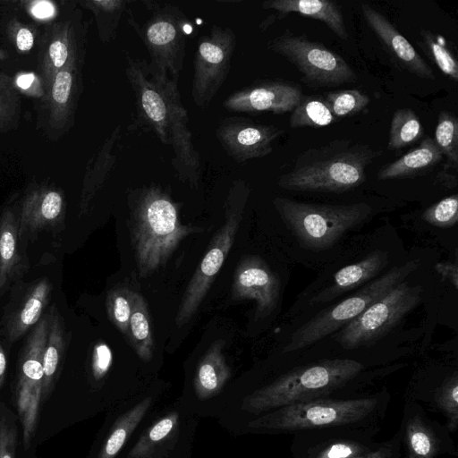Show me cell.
Wrapping results in <instances>:
<instances>
[{
  "label": "cell",
  "mask_w": 458,
  "mask_h": 458,
  "mask_svg": "<svg viewBox=\"0 0 458 458\" xmlns=\"http://www.w3.org/2000/svg\"><path fill=\"white\" fill-rule=\"evenodd\" d=\"M52 289L47 278H40L33 282L15 305L5 311L1 333L9 343L17 342L39 321L50 301Z\"/></svg>",
  "instance_id": "obj_27"
},
{
  "label": "cell",
  "mask_w": 458,
  "mask_h": 458,
  "mask_svg": "<svg viewBox=\"0 0 458 458\" xmlns=\"http://www.w3.org/2000/svg\"><path fill=\"white\" fill-rule=\"evenodd\" d=\"M401 451V434L398 430L392 438L383 441L377 449L354 458H399Z\"/></svg>",
  "instance_id": "obj_47"
},
{
  "label": "cell",
  "mask_w": 458,
  "mask_h": 458,
  "mask_svg": "<svg viewBox=\"0 0 458 458\" xmlns=\"http://www.w3.org/2000/svg\"><path fill=\"white\" fill-rule=\"evenodd\" d=\"M6 53L0 49V60L5 58Z\"/></svg>",
  "instance_id": "obj_54"
},
{
  "label": "cell",
  "mask_w": 458,
  "mask_h": 458,
  "mask_svg": "<svg viewBox=\"0 0 458 458\" xmlns=\"http://www.w3.org/2000/svg\"><path fill=\"white\" fill-rule=\"evenodd\" d=\"M369 145L352 140H335L310 148L295 158L277 184L298 191L344 192L366 181V168L377 157Z\"/></svg>",
  "instance_id": "obj_4"
},
{
  "label": "cell",
  "mask_w": 458,
  "mask_h": 458,
  "mask_svg": "<svg viewBox=\"0 0 458 458\" xmlns=\"http://www.w3.org/2000/svg\"><path fill=\"white\" fill-rule=\"evenodd\" d=\"M365 369L352 359H322L297 366L259 386L225 397L215 417L236 434L246 421L284 406L319 398L356 397L345 389Z\"/></svg>",
  "instance_id": "obj_1"
},
{
  "label": "cell",
  "mask_w": 458,
  "mask_h": 458,
  "mask_svg": "<svg viewBox=\"0 0 458 458\" xmlns=\"http://www.w3.org/2000/svg\"><path fill=\"white\" fill-rule=\"evenodd\" d=\"M335 119L322 96H302L292 111L290 127H324L333 123Z\"/></svg>",
  "instance_id": "obj_37"
},
{
  "label": "cell",
  "mask_w": 458,
  "mask_h": 458,
  "mask_svg": "<svg viewBox=\"0 0 458 458\" xmlns=\"http://www.w3.org/2000/svg\"><path fill=\"white\" fill-rule=\"evenodd\" d=\"M121 133V125H118L88 164L79 204L81 216L89 213L92 200L114 166L120 151Z\"/></svg>",
  "instance_id": "obj_30"
},
{
  "label": "cell",
  "mask_w": 458,
  "mask_h": 458,
  "mask_svg": "<svg viewBox=\"0 0 458 458\" xmlns=\"http://www.w3.org/2000/svg\"><path fill=\"white\" fill-rule=\"evenodd\" d=\"M335 118L356 114L369 103V98L358 89L325 92L322 96Z\"/></svg>",
  "instance_id": "obj_41"
},
{
  "label": "cell",
  "mask_w": 458,
  "mask_h": 458,
  "mask_svg": "<svg viewBox=\"0 0 458 458\" xmlns=\"http://www.w3.org/2000/svg\"><path fill=\"white\" fill-rule=\"evenodd\" d=\"M6 369H7L6 354H5V352H4L2 344H0V390L2 389L3 385L4 383Z\"/></svg>",
  "instance_id": "obj_52"
},
{
  "label": "cell",
  "mask_w": 458,
  "mask_h": 458,
  "mask_svg": "<svg viewBox=\"0 0 458 458\" xmlns=\"http://www.w3.org/2000/svg\"><path fill=\"white\" fill-rule=\"evenodd\" d=\"M422 219L428 224L447 228L454 226L458 221V196L454 194L442 199L422 214Z\"/></svg>",
  "instance_id": "obj_44"
},
{
  "label": "cell",
  "mask_w": 458,
  "mask_h": 458,
  "mask_svg": "<svg viewBox=\"0 0 458 458\" xmlns=\"http://www.w3.org/2000/svg\"><path fill=\"white\" fill-rule=\"evenodd\" d=\"M360 8L368 25L403 68L420 78L435 80L431 67L386 16L366 3Z\"/></svg>",
  "instance_id": "obj_26"
},
{
  "label": "cell",
  "mask_w": 458,
  "mask_h": 458,
  "mask_svg": "<svg viewBox=\"0 0 458 458\" xmlns=\"http://www.w3.org/2000/svg\"><path fill=\"white\" fill-rule=\"evenodd\" d=\"M436 178L441 184L448 189L454 188L457 185L456 175L448 173L446 169L439 171Z\"/></svg>",
  "instance_id": "obj_51"
},
{
  "label": "cell",
  "mask_w": 458,
  "mask_h": 458,
  "mask_svg": "<svg viewBox=\"0 0 458 458\" xmlns=\"http://www.w3.org/2000/svg\"><path fill=\"white\" fill-rule=\"evenodd\" d=\"M406 458H437L457 455L451 432L429 418L419 403L406 400L399 428Z\"/></svg>",
  "instance_id": "obj_19"
},
{
  "label": "cell",
  "mask_w": 458,
  "mask_h": 458,
  "mask_svg": "<svg viewBox=\"0 0 458 458\" xmlns=\"http://www.w3.org/2000/svg\"><path fill=\"white\" fill-rule=\"evenodd\" d=\"M49 328V315L44 314L27 337L18 363L14 390L25 448L30 446L37 429L44 377L43 357Z\"/></svg>",
  "instance_id": "obj_12"
},
{
  "label": "cell",
  "mask_w": 458,
  "mask_h": 458,
  "mask_svg": "<svg viewBox=\"0 0 458 458\" xmlns=\"http://www.w3.org/2000/svg\"><path fill=\"white\" fill-rule=\"evenodd\" d=\"M267 48L288 60L313 87H334L356 81L352 68L338 54L304 36L284 31Z\"/></svg>",
  "instance_id": "obj_10"
},
{
  "label": "cell",
  "mask_w": 458,
  "mask_h": 458,
  "mask_svg": "<svg viewBox=\"0 0 458 458\" xmlns=\"http://www.w3.org/2000/svg\"><path fill=\"white\" fill-rule=\"evenodd\" d=\"M273 204L300 244L316 251L331 248L372 213L366 203L327 205L277 197Z\"/></svg>",
  "instance_id": "obj_6"
},
{
  "label": "cell",
  "mask_w": 458,
  "mask_h": 458,
  "mask_svg": "<svg viewBox=\"0 0 458 458\" xmlns=\"http://www.w3.org/2000/svg\"><path fill=\"white\" fill-rule=\"evenodd\" d=\"M443 157L434 140L426 137L417 148L383 166L377 178L383 181L415 175L435 166Z\"/></svg>",
  "instance_id": "obj_33"
},
{
  "label": "cell",
  "mask_w": 458,
  "mask_h": 458,
  "mask_svg": "<svg viewBox=\"0 0 458 458\" xmlns=\"http://www.w3.org/2000/svg\"><path fill=\"white\" fill-rule=\"evenodd\" d=\"M236 46L235 33L213 25L198 41L193 59L191 96L199 108H207L225 81Z\"/></svg>",
  "instance_id": "obj_14"
},
{
  "label": "cell",
  "mask_w": 458,
  "mask_h": 458,
  "mask_svg": "<svg viewBox=\"0 0 458 458\" xmlns=\"http://www.w3.org/2000/svg\"><path fill=\"white\" fill-rule=\"evenodd\" d=\"M83 60H76L43 81V123L50 136L72 125L82 91Z\"/></svg>",
  "instance_id": "obj_18"
},
{
  "label": "cell",
  "mask_w": 458,
  "mask_h": 458,
  "mask_svg": "<svg viewBox=\"0 0 458 458\" xmlns=\"http://www.w3.org/2000/svg\"><path fill=\"white\" fill-rule=\"evenodd\" d=\"M19 217L6 208L0 216V298L29 269L27 259L19 248Z\"/></svg>",
  "instance_id": "obj_28"
},
{
  "label": "cell",
  "mask_w": 458,
  "mask_h": 458,
  "mask_svg": "<svg viewBox=\"0 0 458 458\" xmlns=\"http://www.w3.org/2000/svg\"><path fill=\"white\" fill-rule=\"evenodd\" d=\"M133 306L129 323L128 342L137 356L144 362L151 360L155 341L148 306L138 292L132 293Z\"/></svg>",
  "instance_id": "obj_34"
},
{
  "label": "cell",
  "mask_w": 458,
  "mask_h": 458,
  "mask_svg": "<svg viewBox=\"0 0 458 458\" xmlns=\"http://www.w3.org/2000/svg\"><path fill=\"white\" fill-rule=\"evenodd\" d=\"M188 122L187 111L182 104L176 85L170 97L169 145L174 153L172 165L179 180L197 189L201 178L200 158L193 146Z\"/></svg>",
  "instance_id": "obj_25"
},
{
  "label": "cell",
  "mask_w": 458,
  "mask_h": 458,
  "mask_svg": "<svg viewBox=\"0 0 458 458\" xmlns=\"http://www.w3.org/2000/svg\"><path fill=\"white\" fill-rule=\"evenodd\" d=\"M142 4L149 12L143 23L138 22L129 8L126 17L149 54L148 70L157 79L178 81L186 40L193 30L191 21L179 6L172 3L144 0Z\"/></svg>",
  "instance_id": "obj_5"
},
{
  "label": "cell",
  "mask_w": 458,
  "mask_h": 458,
  "mask_svg": "<svg viewBox=\"0 0 458 458\" xmlns=\"http://www.w3.org/2000/svg\"><path fill=\"white\" fill-rule=\"evenodd\" d=\"M298 84L281 80H260L232 92L223 102L225 109L237 113L293 111L302 98Z\"/></svg>",
  "instance_id": "obj_21"
},
{
  "label": "cell",
  "mask_w": 458,
  "mask_h": 458,
  "mask_svg": "<svg viewBox=\"0 0 458 458\" xmlns=\"http://www.w3.org/2000/svg\"><path fill=\"white\" fill-rule=\"evenodd\" d=\"M422 289L403 281L345 325L336 341L344 349L369 344L388 333L421 300Z\"/></svg>",
  "instance_id": "obj_11"
},
{
  "label": "cell",
  "mask_w": 458,
  "mask_h": 458,
  "mask_svg": "<svg viewBox=\"0 0 458 458\" xmlns=\"http://www.w3.org/2000/svg\"><path fill=\"white\" fill-rule=\"evenodd\" d=\"M17 428L7 415L0 412V458H15Z\"/></svg>",
  "instance_id": "obj_46"
},
{
  "label": "cell",
  "mask_w": 458,
  "mask_h": 458,
  "mask_svg": "<svg viewBox=\"0 0 458 458\" xmlns=\"http://www.w3.org/2000/svg\"><path fill=\"white\" fill-rule=\"evenodd\" d=\"M129 228L137 272L142 278L161 268L183 239L204 230L182 224L176 204L158 185L134 193Z\"/></svg>",
  "instance_id": "obj_3"
},
{
  "label": "cell",
  "mask_w": 458,
  "mask_h": 458,
  "mask_svg": "<svg viewBox=\"0 0 458 458\" xmlns=\"http://www.w3.org/2000/svg\"><path fill=\"white\" fill-rule=\"evenodd\" d=\"M223 347L222 340L211 344L199 360L188 391L179 397L184 409L197 417H214L226 393L232 369Z\"/></svg>",
  "instance_id": "obj_16"
},
{
  "label": "cell",
  "mask_w": 458,
  "mask_h": 458,
  "mask_svg": "<svg viewBox=\"0 0 458 458\" xmlns=\"http://www.w3.org/2000/svg\"><path fill=\"white\" fill-rule=\"evenodd\" d=\"M64 193L56 187L39 185L29 191L21 203L19 241L33 240L42 230H55L65 217Z\"/></svg>",
  "instance_id": "obj_24"
},
{
  "label": "cell",
  "mask_w": 458,
  "mask_h": 458,
  "mask_svg": "<svg viewBox=\"0 0 458 458\" xmlns=\"http://www.w3.org/2000/svg\"><path fill=\"white\" fill-rule=\"evenodd\" d=\"M248 195L249 187L245 182L235 181L228 194L225 220L211 239L182 295L175 317L178 327L184 326L195 315L224 264L240 227Z\"/></svg>",
  "instance_id": "obj_9"
},
{
  "label": "cell",
  "mask_w": 458,
  "mask_h": 458,
  "mask_svg": "<svg viewBox=\"0 0 458 458\" xmlns=\"http://www.w3.org/2000/svg\"><path fill=\"white\" fill-rule=\"evenodd\" d=\"M48 315V335L43 357L42 403L47 400L59 377L68 342L63 318L55 304L51 306Z\"/></svg>",
  "instance_id": "obj_31"
},
{
  "label": "cell",
  "mask_w": 458,
  "mask_h": 458,
  "mask_svg": "<svg viewBox=\"0 0 458 458\" xmlns=\"http://www.w3.org/2000/svg\"><path fill=\"white\" fill-rule=\"evenodd\" d=\"M16 82L0 72V132L16 126L21 113V101Z\"/></svg>",
  "instance_id": "obj_42"
},
{
  "label": "cell",
  "mask_w": 458,
  "mask_h": 458,
  "mask_svg": "<svg viewBox=\"0 0 458 458\" xmlns=\"http://www.w3.org/2000/svg\"><path fill=\"white\" fill-rule=\"evenodd\" d=\"M388 263L386 251L375 250L360 261L337 271L331 284L310 300L311 304L326 303L375 277Z\"/></svg>",
  "instance_id": "obj_29"
},
{
  "label": "cell",
  "mask_w": 458,
  "mask_h": 458,
  "mask_svg": "<svg viewBox=\"0 0 458 458\" xmlns=\"http://www.w3.org/2000/svg\"><path fill=\"white\" fill-rule=\"evenodd\" d=\"M131 3L129 0H89L80 4L93 13L98 37L102 43L107 44L116 38L121 18Z\"/></svg>",
  "instance_id": "obj_35"
},
{
  "label": "cell",
  "mask_w": 458,
  "mask_h": 458,
  "mask_svg": "<svg viewBox=\"0 0 458 458\" xmlns=\"http://www.w3.org/2000/svg\"><path fill=\"white\" fill-rule=\"evenodd\" d=\"M283 133L276 126L236 115L222 118L216 129L220 145L237 164L267 156L275 140Z\"/></svg>",
  "instance_id": "obj_20"
},
{
  "label": "cell",
  "mask_w": 458,
  "mask_h": 458,
  "mask_svg": "<svg viewBox=\"0 0 458 458\" xmlns=\"http://www.w3.org/2000/svg\"><path fill=\"white\" fill-rule=\"evenodd\" d=\"M86 33L82 17L75 12L70 19L55 25L47 32L39 54L43 81L72 61H84Z\"/></svg>",
  "instance_id": "obj_23"
},
{
  "label": "cell",
  "mask_w": 458,
  "mask_h": 458,
  "mask_svg": "<svg viewBox=\"0 0 458 458\" xmlns=\"http://www.w3.org/2000/svg\"><path fill=\"white\" fill-rule=\"evenodd\" d=\"M54 11L55 8L53 4L47 1L33 2L30 6L31 13L38 19L50 17L54 13Z\"/></svg>",
  "instance_id": "obj_50"
},
{
  "label": "cell",
  "mask_w": 458,
  "mask_h": 458,
  "mask_svg": "<svg viewBox=\"0 0 458 458\" xmlns=\"http://www.w3.org/2000/svg\"><path fill=\"white\" fill-rule=\"evenodd\" d=\"M113 365V353L104 342H98L92 350L90 360V382L92 386L101 389Z\"/></svg>",
  "instance_id": "obj_45"
},
{
  "label": "cell",
  "mask_w": 458,
  "mask_h": 458,
  "mask_svg": "<svg viewBox=\"0 0 458 458\" xmlns=\"http://www.w3.org/2000/svg\"><path fill=\"white\" fill-rule=\"evenodd\" d=\"M380 424L339 426L295 433L290 451L293 458H354L377 449L375 440Z\"/></svg>",
  "instance_id": "obj_15"
},
{
  "label": "cell",
  "mask_w": 458,
  "mask_h": 458,
  "mask_svg": "<svg viewBox=\"0 0 458 458\" xmlns=\"http://www.w3.org/2000/svg\"><path fill=\"white\" fill-rule=\"evenodd\" d=\"M162 389L145 388L110 410L94 458H117L144 420L163 401Z\"/></svg>",
  "instance_id": "obj_17"
},
{
  "label": "cell",
  "mask_w": 458,
  "mask_h": 458,
  "mask_svg": "<svg viewBox=\"0 0 458 458\" xmlns=\"http://www.w3.org/2000/svg\"><path fill=\"white\" fill-rule=\"evenodd\" d=\"M420 35L431 58L440 71L454 81H458V62L446 47L445 38L424 29L420 30Z\"/></svg>",
  "instance_id": "obj_43"
},
{
  "label": "cell",
  "mask_w": 458,
  "mask_h": 458,
  "mask_svg": "<svg viewBox=\"0 0 458 458\" xmlns=\"http://www.w3.org/2000/svg\"><path fill=\"white\" fill-rule=\"evenodd\" d=\"M262 8L272 9L279 14L299 13L319 20L341 39L348 38L343 13L335 2L329 0H273L262 3Z\"/></svg>",
  "instance_id": "obj_32"
},
{
  "label": "cell",
  "mask_w": 458,
  "mask_h": 458,
  "mask_svg": "<svg viewBox=\"0 0 458 458\" xmlns=\"http://www.w3.org/2000/svg\"><path fill=\"white\" fill-rule=\"evenodd\" d=\"M423 402L440 411L446 419L445 424L450 432L458 428V373L454 371L436 386Z\"/></svg>",
  "instance_id": "obj_36"
},
{
  "label": "cell",
  "mask_w": 458,
  "mask_h": 458,
  "mask_svg": "<svg viewBox=\"0 0 458 458\" xmlns=\"http://www.w3.org/2000/svg\"><path fill=\"white\" fill-rule=\"evenodd\" d=\"M133 291L127 287L111 289L106 300V312L111 322L126 337H129V323L132 311Z\"/></svg>",
  "instance_id": "obj_40"
},
{
  "label": "cell",
  "mask_w": 458,
  "mask_h": 458,
  "mask_svg": "<svg viewBox=\"0 0 458 458\" xmlns=\"http://www.w3.org/2000/svg\"><path fill=\"white\" fill-rule=\"evenodd\" d=\"M13 40L20 52H29L34 45L35 36L29 27L21 25L16 30Z\"/></svg>",
  "instance_id": "obj_48"
},
{
  "label": "cell",
  "mask_w": 458,
  "mask_h": 458,
  "mask_svg": "<svg viewBox=\"0 0 458 458\" xmlns=\"http://www.w3.org/2000/svg\"><path fill=\"white\" fill-rule=\"evenodd\" d=\"M280 280L267 264L257 255L243 257L238 263L232 284L233 300H254L257 319L269 316L280 298Z\"/></svg>",
  "instance_id": "obj_22"
},
{
  "label": "cell",
  "mask_w": 458,
  "mask_h": 458,
  "mask_svg": "<svg viewBox=\"0 0 458 458\" xmlns=\"http://www.w3.org/2000/svg\"><path fill=\"white\" fill-rule=\"evenodd\" d=\"M418 266V259L408 261L402 266H395L352 296L321 310L292 334L289 343L284 347L282 352L304 349L343 328L402 283Z\"/></svg>",
  "instance_id": "obj_8"
},
{
  "label": "cell",
  "mask_w": 458,
  "mask_h": 458,
  "mask_svg": "<svg viewBox=\"0 0 458 458\" xmlns=\"http://www.w3.org/2000/svg\"><path fill=\"white\" fill-rule=\"evenodd\" d=\"M125 75L134 92L135 115L132 129L152 131L165 144H170V97L176 81L157 79L144 60H138L126 53Z\"/></svg>",
  "instance_id": "obj_13"
},
{
  "label": "cell",
  "mask_w": 458,
  "mask_h": 458,
  "mask_svg": "<svg viewBox=\"0 0 458 458\" xmlns=\"http://www.w3.org/2000/svg\"><path fill=\"white\" fill-rule=\"evenodd\" d=\"M422 134L423 127L415 112L409 107L400 108L392 116L387 149L404 148L417 141Z\"/></svg>",
  "instance_id": "obj_38"
},
{
  "label": "cell",
  "mask_w": 458,
  "mask_h": 458,
  "mask_svg": "<svg viewBox=\"0 0 458 458\" xmlns=\"http://www.w3.org/2000/svg\"><path fill=\"white\" fill-rule=\"evenodd\" d=\"M390 402L389 394L350 398H319L284 406L257 416L236 434H290L339 426L380 424Z\"/></svg>",
  "instance_id": "obj_2"
},
{
  "label": "cell",
  "mask_w": 458,
  "mask_h": 458,
  "mask_svg": "<svg viewBox=\"0 0 458 458\" xmlns=\"http://www.w3.org/2000/svg\"><path fill=\"white\" fill-rule=\"evenodd\" d=\"M198 418L184 409L179 397L160 402L117 458H191Z\"/></svg>",
  "instance_id": "obj_7"
},
{
  "label": "cell",
  "mask_w": 458,
  "mask_h": 458,
  "mask_svg": "<svg viewBox=\"0 0 458 458\" xmlns=\"http://www.w3.org/2000/svg\"><path fill=\"white\" fill-rule=\"evenodd\" d=\"M435 269L444 280L449 281L454 289H458V267L456 259L453 262L445 261L437 263L435 266Z\"/></svg>",
  "instance_id": "obj_49"
},
{
  "label": "cell",
  "mask_w": 458,
  "mask_h": 458,
  "mask_svg": "<svg viewBox=\"0 0 458 458\" xmlns=\"http://www.w3.org/2000/svg\"><path fill=\"white\" fill-rule=\"evenodd\" d=\"M33 81L31 75H24L21 77L17 81V85L25 89L30 85V82Z\"/></svg>",
  "instance_id": "obj_53"
},
{
  "label": "cell",
  "mask_w": 458,
  "mask_h": 458,
  "mask_svg": "<svg viewBox=\"0 0 458 458\" xmlns=\"http://www.w3.org/2000/svg\"><path fill=\"white\" fill-rule=\"evenodd\" d=\"M434 141L447 165L456 168L458 165V119L450 112L441 111L435 129Z\"/></svg>",
  "instance_id": "obj_39"
}]
</instances>
